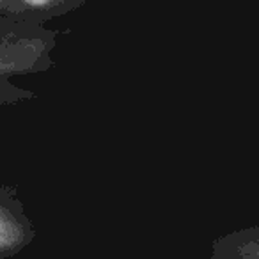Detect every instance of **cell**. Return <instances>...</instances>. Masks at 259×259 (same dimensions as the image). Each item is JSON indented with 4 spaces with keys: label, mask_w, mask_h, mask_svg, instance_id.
I'll return each mask as SVG.
<instances>
[{
    "label": "cell",
    "mask_w": 259,
    "mask_h": 259,
    "mask_svg": "<svg viewBox=\"0 0 259 259\" xmlns=\"http://www.w3.org/2000/svg\"><path fill=\"white\" fill-rule=\"evenodd\" d=\"M55 30L39 36H9L0 32V105L34 100L36 93L13 83V76L43 73L55 64L52 50L57 45Z\"/></svg>",
    "instance_id": "6da1fadb"
},
{
    "label": "cell",
    "mask_w": 259,
    "mask_h": 259,
    "mask_svg": "<svg viewBox=\"0 0 259 259\" xmlns=\"http://www.w3.org/2000/svg\"><path fill=\"white\" fill-rule=\"evenodd\" d=\"M87 0H0V32L39 36L47 22L82 8Z\"/></svg>",
    "instance_id": "7a4b0ae2"
},
{
    "label": "cell",
    "mask_w": 259,
    "mask_h": 259,
    "mask_svg": "<svg viewBox=\"0 0 259 259\" xmlns=\"http://www.w3.org/2000/svg\"><path fill=\"white\" fill-rule=\"evenodd\" d=\"M16 192V187H0V259L16 255L36 238V227Z\"/></svg>",
    "instance_id": "3957f363"
},
{
    "label": "cell",
    "mask_w": 259,
    "mask_h": 259,
    "mask_svg": "<svg viewBox=\"0 0 259 259\" xmlns=\"http://www.w3.org/2000/svg\"><path fill=\"white\" fill-rule=\"evenodd\" d=\"M211 259H259V226L217 238Z\"/></svg>",
    "instance_id": "277c9868"
}]
</instances>
